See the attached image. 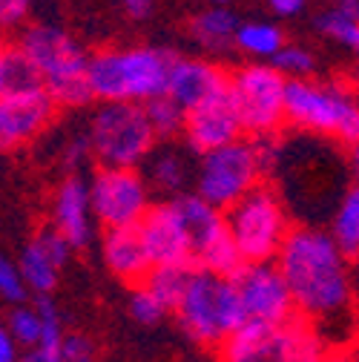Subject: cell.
<instances>
[{
  "mask_svg": "<svg viewBox=\"0 0 359 362\" xmlns=\"http://www.w3.org/2000/svg\"><path fill=\"white\" fill-rule=\"evenodd\" d=\"M293 308L310 322H334L348 316L351 274L348 262L325 230L293 228L276 253Z\"/></svg>",
  "mask_w": 359,
  "mask_h": 362,
  "instance_id": "1",
  "label": "cell"
},
{
  "mask_svg": "<svg viewBox=\"0 0 359 362\" xmlns=\"http://www.w3.org/2000/svg\"><path fill=\"white\" fill-rule=\"evenodd\" d=\"M175 61L167 49H104L89 55L86 61V83L93 98L104 104H139L164 95L167 72Z\"/></svg>",
  "mask_w": 359,
  "mask_h": 362,
  "instance_id": "2",
  "label": "cell"
},
{
  "mask_svg": "<svg viewBox=\"0 0 359 362\" xmlns=\"http://www.w3.org/2000/svg\"><path fill=\"white\" fill-rule=\"evenodd\" d=\"M18 52L37 75L40 86L49 93L55 104L83 107L93 101L86 83V61L89 55L81 43L55 23H35L23 32Z\"/></svg>",
  "mask_w": 359,
  "mask_h": 362,
  "instance_id": "3",
  "label": "cell"
},
{
  "mask_svg": "<svg viewBox=\"0 0 359 362\" xmlns=\"http://www.w3.org/2000/svg\"><path fill=\"white\" fill-rule=\"evenodd\" d=\"M221 221L245 264H264L276 259L290 233L288 210L279 193L267 185H256L250 193H245L233 207L221 213Z\"/></svg>",
  "mask_w": 359,
  "mask_h": 362,
  "instance_id": "4",
  "label": "cell"
},
{
  "mask_svg": "<svg viewBox=\"0 0 359 362\" xmlns=\"http://www.w3.org/2000/svg\"><path fill=\"white\" fill-rule=\"evenodd\" d=\"M285 121L302 129L353 144L359 139V110L353 95L339 83L322 81H285Z\"/></svg>",
  "mask_w": 359,
  "mask_h": 362,
  "instance_id": "5",
  "label": "cell"
},
{
  "mask_svg": "<svg viewBox=\"0 0 359 362\" xmlns=\"http://www.w3.org/2000/svg\"><path fill=\"white\" fill-rule=\"evenodd\" d=\"M182 328L201 345H221V339L245 322V310L230 279L193 270V276L175 305Z\"/></svg>",
  "mask_w": 359,
  "mask_h": 362,
  "instance_id": "6",
  "label": "cell"
},
{
  "mask_svg": "<svg viewBox=\"0 0 359 362\" xmlns=\"http://www.w3.org/2000/svg\"><path fill=\"white\" fill-rule=\"evenodd\" d=\"M86 139L104 170H136L155 147V135L139 104H104L89 121Z\"/></svg>",
  "mask_w": 359,
  "mask_h": 362,
  "instance_id": "7",
  "label": "cell"
},
{
  "mask_svg": "<svg viewBox=\"0 0 359 362\" xmlns=\"http://www.w3.org/2000/svg\"><path fill=\"white\" fill-rule=\"evenodd\" d=\"M259 175H261V161L256 141L239 139L228 147H218L201 156L193 175L196 196L221 213L233 207L256 185H261Z\"/></svg>",
  "mask_w": 359,
  "mask_h": 362,
  "instance_id": "8",
  "label": "cell"
},
{
  "mask_svg": "<svg viewBox=\"0 0 359 362\" xmlns=\"http://www.w3.org/2000/svg\"><path fill=\"white\" fill-rule=\"evenodd\" d=\"M230 95L245 132L273 139L285 121V78L267 64H245L228 75Z\"/></svg>",
  "mask_w": 359,
  "mask_h": 362,
  "instance_id": "9",
  "label": "cell"
},
{
  "mask_svg": "<svg viewBox=\"0 0 359 362\" xmlns=\"http://www.w3.org/2000/svg\"><path fill=\"white\" fill-rule=\"evenodd\" d=\"M89 187V210L107 230L139 228L150 210V187L139 170H98Z\"/></svg>",
  "mask_w": 359,
  "mask_h": 362,
  "instance_id": "10",
  "label": "cell"
},
{
  "mask_svg": "<svg viewBox=\"0 0 359 362\" xmlns=\"http://www.w3.org/2000/svg\"><path fill=\"white\" fill-rule=\"evenodd\" d=\"M230 282H233L236 296L242 302L245 320L279 328V325L290 322L296 316L293 299L288 293V285H285L282 274L276 270V264H271V262L245 264Z\"/></svg>",
  "mask_w": 359,
  "mask_h": 362,
  "instance_id": "11",
  "label": "cell"
},
{
  "mask_svg": "<svg viewBox=\"0 0 359 362\" xmlns=\"http://www.w3.org/2000/svg\"><path fill=\"white\" fill-rule=\"evenodd\" d=\"M55 101L43 86L0 93V153L32 141L52 121Z\"/></svg>",
  "mask_w": 359,
  "mask_h": 362,
  "instance_id": "12",
  "label": "cell"
},
{
  "mask_svg": "<svg viewBox=\"0 0 359 362\" xmlns=\"http://www.w3.org/2000/svg\"><path fill=\"white\" fill-rule=\"evenodd\" d=\"M242 121L230 95V86H224L221 93L210 95L207 101H201L199 107H193L184 115V135L187 144L196 153H210L218 147H228L233 141L242 139Z\"/></svg>",
  "mask_w": 359,
  "mask_h": 362,
  "instance_id": "13",
  "label": "cell"
},
{
  "mask_svg": "<svg viewBox=\"0 0 359 362\" xmlns=\"http://www.w3.org/2000/svg\"><path fill=\"white\" fill-rule=\"evenodd\" d=\"M139 236L150 256V264H193V247L187 233L182 230L170 204H150L144 218L139 221Z\"/></svg>",
  "mask_w": 359,
  "mask_h": 362,
  "instance_id": "14",
  "label": "cell"
},
{
  "mask_svg": "<svg viewBox=\"0 0 359 362\" xmlns=\"http://www.w3.org/2000/svg\"><path fill=\"white\" fill-rule=\"evenodd\" d=\"M228 86V72L218 69L216 64L207 61H193V58H175L167 72V86L164 95L175 101L184 112L207 101L210 95L221 93Z\"/></svg>",
  "mask_w": 359,
  "mask_h": 362,
  "instance_id": "15",
  "label": "cell"
},
{
  "mask_svg": "<svg viewBox=\"0 0 359 362\" xmlns=\"http://www.w3.org/2000/svg\"><path fill=\"white\" fill-rule=\"evenodd\" d=\"M52 228L64 236L69 247H86L93 242L95 224H93V210H89V187L81 175L64 178V185L58 187Z\"/></svg>",
  "mask_w": 359,
  "mask_h": 362,
  "instance_id": "16",
  "label": "cell"
},
{
  "mask_svg": "<svg viewBox=\"0 0 359 362\" xmlns=\"http://www.w3.org/2000/svg\"><path fill=\"white\" fill-rule=\"evenodd\" d=\"M104 262L112 274L129 285H141L150 274V256L141 245L139 228H118L104 236Z\"/></svg>",
  "mask_w": 359,
  "mask_h": 362,
  "instance_id": "17",
  "label": "cell"
},
{
  "mask_svg": "<svg viewBox=\"0 0 359 362\" xmlns=\"http://www.w3.org/2000/svg\"><path fill=\"white\" fill-rule=\"evenodd\" d=\"M144 161H147V175H144L147 187L153 185L158 193H167L170 199L187 193V185L196 175V167L182 147H172V144H164L158 150L153 147Z\"/></svg>",
  "mask_w": 359,
  "mask_h": 362,
  "instance_id": "18",
  "label": "cell"
},
{
  "mask_svg": "<svg viewBox=\"0 0 359 362\" xmlns=\"http://www.w3.org/2000/svg\"><path fill=\"white\" fill-rule=\"evenodd\" d=\"M271 362H328V345L317 328L293 316L273 334Z\"/></svg>",
  "mask_w": 359,
  "mask_h": 362,
  "instance_id": "19",
  "label": "cell"
},
{
  "mask_svg": "<svg viewBox=\"0 0 359 362\" xmlns=\"http://www.w3.org/2000/svg\"><path fill=\"white\" fill-rule=\"evenodd\" d=\"M167 204L175 213L178 224H182V230L187 233L190 247H193V256H196V250H201L210 239H216L224 230L221 213L213 210L207 202H201L196 193H182V196L170 199Z\"/></svg>",
  "mask_w": 359,
  "mask_h": 362,
  "instance_id": "20",
  "label": "cell"
},
{
  "mask_svg": "<svg viewBox=\"0 0 359 362\" xmlns=\"http://www.w3.org/2000/svg\"><path fill=\"white\" fill-rule=\"evenodd\" d=\"M276 328L245 320L236 331L221 339V362H271Z\"/></svg>",
  "mask_w": 359,
  "mask_h": 362,
  "instance_id": "21",
  "label": "cell"
},
{
  "mask_svg": "<svg viewBox=\"0 0 359 362\" xmlns=\"http://www.w3.org/2000/svg\"><path fill=\"white\" fill-rule=\"evenodd\" d=\"M239 29V15L228 6H210L204 12H199L190 23L193 37L207 49H228Z\"/></svg>",
  "mask_w": 359,
  "mask_h": 362,
  "instance_id": "22",
  "label": "cell"
},
{
  "mask_svg": "<svg viewBox=\"0 0 359 362\" xmlns=\"http://www.w3.org/2000/svg\"><path fill=\"white\" fill-rule=\"evenodd\" d=\"M193 264L196 270H204L210 276H218V279H233L239 270L245 267V259L242 253L236 250L233 239L228 236V230H221L216 239H210L201 250H196L193 256Z\"/></svg>",
  "mask_w": 359,
  "mask_h": 362,
  "instance_id": "23",
  "label": "cell"
},
{
  "mask_svg": "<svg viewBox=\"0 0 359 362\" xmlns=\"http://www.w3.org/2000/svg\"><path fill=\"white\" fill-rule=\"evenodd\" d=\"M193 270H196V264H158V267H150V274L141 285L164 305V310H175L178 299H182V293L193 276Z\"/></svg>",
  "mask_w": 359,
  "mask_h": 362,
  "instance_id": "24",
  "label": "cell"
},
{
  "mask_svg": "<svg viewBox=\"0 0 359 362\" xmlns=\"http://www.w3.org/2000/svg\"><path fill=\"white\" fill-rule=\"evenodd\" d=\"M328 236L345 259L356 256V250H359V193H356V187H351L342 196V202L334 213V228Z\"/></svg>",
  "mask_w": 359,
  "mask_h": 362,
  "instance_id": "25",
  "label": "cell"
},
{
  "mask_svg": "<svg viewBox=\"0 0 359 362\" xmlns=\"http://www.w3.org/2000/svg\"><path fill=\"white\" fill-rule=\"evenodd\" d=\"M18 274L23 279V288L35 291L40 296H47L58 282V267L49 262V256L40 250V245L35 239L23 247V253L18 259Z\"/></svg>",
  "mask_w": 359,
  "mask_h": 362,
  "instance_id": "26",
  "label": "cell"
},
{
  "mask_svg": "<svg viewBox=\"0 0 359 362\" xmlns=\"http://www.w3.org/2000/svg\"><path fill=\"white\" fill-rule=\"evenodd\" d=\"M317 29L322 35H328L331 40L342 43V47L356 49L359 47V6H356V0H348V4H339V6L319 12Z\"/></svg>",
  "mask_w": 359,
  "mask_h": 362,
  "instance_id": "27",
  "label": "cell"
},
{
  "mask_svg": "<svg viewBox=\"0 0 359 362\" xmlns=\"http://www.w3.org/2000/svg\"><path fill=\"white\" fill-rule=\"evenodd\" d=\"M233 43L239 49H245L247 55L256 58H273L282 47H285V35L279 26L264 23V21H250V23H239Z\"/></svg>",
  "mask_w": 359,
  "mask_h": 362,
  "instance_id": "28",
  "label": "cell"
},
{
  "mask_svg": "<svg viewBox=\"0 0 359 362\" xmlns=\"http://www.w3.org/2000/svg\"><path fill=\"white\" fill-rule=\"evenodd\" d=\"M144 115H147V124H150L155 139L170 141V139H175L178 132H184V115L187 112L175 101H170L167 95H158V98L147 101L144 104Z\"/></svg>",
  "mask_w": 359,
  "mask_h": 362,
  "instance_id": "29",
  "label": "cell"
},
{
  "mask_svg": "<svg viewBox=\"0 0 359 362\" xmlns=\"http://www.w3.org/2000/svg\"><path fill=\"white\" fill-rule=\"evenodd\" d=\"M267 66H273L285 81H302L313 72V66H317V58H313L310 49L299 47V43H285V47L271 58V64Z\"/></svg>",
  "mask_w": 359,
  "mask_h": 362,
  "instance_id": "30",
  "label": "cell"
},
{
  "mask_svg": "<svg viewBox=\"0 0 359 362\" xmlns=\"http://www.w3.org/2000/svg\"><path fill=\"white\" fill-rule=\"evenodd\" d=\"M6 334L12 337L15 345L37 348V339H40V316H37V310L29 308V305H18L12 310V316H9Z\"/></svg>",
  "mask_w": 359,
  "mask_h": 362,
  "instance_id": "31",
  "label": "cell"
},
{
  "mask_svg": "<svg viewBox=\"0 0 359 362\" xmlns=\"http://www.w3.org/2000/svg\"><path fill=\"white\" fill-rule=\"evenodd\" d=\"M129 313H132V320L141 322V325H155V322H161V316L167 310L144 285H139L129 296Z\"/></svg>",
  "mask_w": 359,
  "mask_h": 362,
  "instance_id": "32",
  "label": "cell"
},
{
  "mask_svg": "<svg viewBox=\"0 0 359 362\" xmlns=\"http://www.w3.org/2000/svg\"><path fill=\"white\" fill-rule=\"evenodd\" d=\"M0 296L15 305H26V296H29V291L23 288V279L18 274V264L6 253H0Z\"/></svg>",
  "mask_w": 359,
  "mask_h": 362,
  "instance_id": "33",
  "label": "cell"
},
{
  "mask_svg": "<svg viewBox=\"0 0 359 362\" xmlns=\"http://www.w3.org/2000/svg\"><path fill=\"white\" fill-rule=\"evenodd\" d=\"M58 362H98L95 342L83 334H64Z\"/></svg>",
  "mask_w": 359,
  "mask_h": 362,
  "instance_id": "34",
  "label": "cell"
},
{
  "mask_svg": "<svg viewBox=\"0 0 359 362\" xmlns=\"http://www.w3.org/2000/svg\"><path fill=\"white\" fill-rule=\"evenodd\" d=\"M35 242L40 245V250L49 256V262H52L58 270L69 262V250H72V247L64 242V236H61L55 228H43V230L35 236Z\"/></svg>",
  "mask_w": 359,
  "mask_h": 362,
  "instance_id": "35",
  "label": "cell"
},
{
  "mask_svg": "<svg viewBox=\"0 0 359 362\" xmlns=\"http://www.w3.org/2000/svg\"><path fill=\"white\" fill-rule=\"evenodd\" d=\"M29 9L32 6L26 4V0H0V26H18V23H23Z\"/></svg>",
  "mask_w": 359,
  "mask_h": 362,
  "instance_id": "36",
  "label": "cell"
},
{
  "mask_svg": "<svg viewBox=\"0 0 359 362\" xmlns=\"http://www.w3.org/2000/svg\"><path fill=\"white\" fill-rule=\"evenodd\" d=\"M89 156H93V150H89V139L86 135H78V139H72L66 144V150H64V164L69 170H78Z\"/></svg>",
  "mask_w": 359,
  "mask_h": 362,
  "instance_id": "37",
  "label": "cell"
},
{
  "mask_svg": "<svg viewBox=\"0 0 359 362\" xmlns=\"http://www.w3.org/2000/svg\"><path fill=\"white\" fill-rule=\"evenodd\" d=\"M18 345L12 342V337L6 334V328L0 325V362H18Z\"/></svg>",
  "mask_w": 359,
  "mask_h": 362,
  "instance_id": "38",
  "label": "cell"
},
{
  "mask_svg": "<svg viewBox=\"0 0 359 362\" xmlns=\"http://www.w3.org/2000/svg\"><path fill=\"white\" fill-rule=\"evenodd\" d=\"M124 9H126V15H129V18L144 21V18H150V15H153V9H155V6L150 4V0H126Z\"/></svg>",
  "mask_w": 359,
  "mask_h": 362,
  "instance_id": "39",
  "label": "cell"
},
{
  "mask_svg": "<svg viewBox=\"0 0 359 362\" xmlns=\"http://www.w3.org/2000/svg\"><path fill=\"white\" fill-rule=\"evenodd\" d=\"M271 9H273V15H279V18H290V15H299V12L305 9V4H302V0H273Z\"/></svg>",
  "mask_w": 359,
  "mask_h": 362,
  "instance_id": "40",
  "label": "cell"
},
{
  "mask_svg": "<svg viewBox=\"0 0 359 362\" xmlns=\"http://www.w3.org/2000/svg\"><path fill=\"white\" fill-rule=\"evenodd\" d=\"M18 362H47V356H43L37 348H29L23 356H18Z\"/></svg>",
  "mask_w": 359,
  "mask_h": 362,
  "instance_id": "41",
  "label": "cell"
},
{
  "mask_svg": "<svg viewBox=\"0 0 359 362\" xmlns=\"http://www.w3.org/2000/svg\"><path fill=\"white\" fill-rule=\"evenodd\" d=\"M6 52V49H4ZM0 93H4V55H0Z\"/></svg>",
  "mask_w": 359,
  "mask_h": 362,
  "instance_id": "42",
  "label": "cell"
}]
</instances>
